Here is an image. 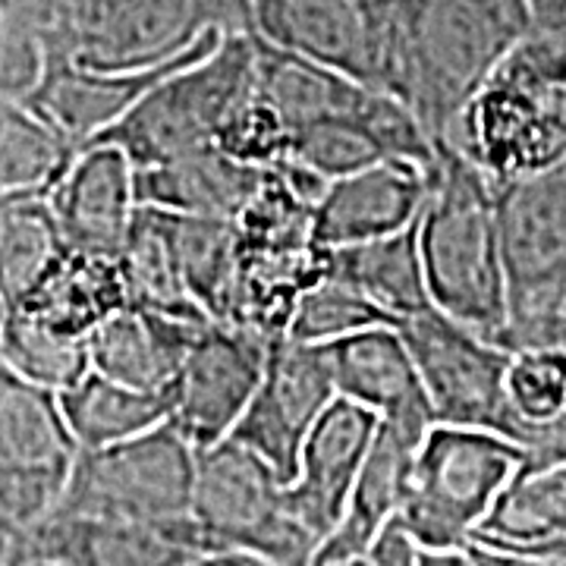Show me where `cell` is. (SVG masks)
<instances>
[{
  "label": "cell",
  "mask_w": 566,
  "mask_h": 566,
  "mask_svg": "<svg viewBox=\"0 0 566 566\" xmlns=\"http://www.w3.org/2000/svg\"><path fill=\"white\" fill-rule=\"evenodd\" d=\"M129 303L120 262L82 255L63 245L20 303L7 312L66 344L88 346L92 334Z\"/></svg>",
  "instance_id": "cell-21"
},
{
  "label": "cell",
  "mask_w": 566,
  "mask_h": 566,
  "mask_svg": "<svg viewBox=\"0 0 566 566\" xmlns=\"http://www.w3.org/2000/svg\"><path fill=\"white\" fill-rule=\"evenodd\" d=\"M57 390L0 363V520L32 528L61 504L80 460Z\"/></svg>",
  "instance_id": "cell-10"
},
{
  "label": "cell",
  "mask_w": 566,
  "mask_h": 566,
  "mask_svg": "<svg viewBox=\"0 0 566 566\" xmlns=\"http://www.w3.org/2000/svg\"><path fill=\"white\" fill-rule=\"evenodd\" d=\"M416 566H475L469 547L457 551H419V564Z\"/></svg>",
  "instance_id": "cell-36"
},
{
  "label": "cell",
  "mask_w": 566,
  "mask_h": 566,
  "mask_svg": "<svg viewBox=\"0 0 566 566\" xmlns=\"http://www.w3.org/2000/svg\"><path fill=\"white\" fill-rule=\"evenodd\" d=\"M66 249L120 262L139 211L136 170L117 145H88L48 192Z\"/></svg>",
  "instance_id": "cell-16"
},
{
  "label": "cell",
  "mask_w": 566,
  "mask_h": 566,
  "mask_svg": "<svg viewBox=\"0 0 566 566\" xmlns=\"http://www.w3.org/2000/svg\"><path fill=\"white\" fill-rule=\"evenodd\" d=\"M526 453L504 434L431 424L416 453L400 526L422 551L465 547L491 516L510 482L523 472Z\"/></svg>",
  "instance_id": "cell-7"
},
{
  "label": "cell",
  "mask_w": 566,
  "mask_h": 566,
  "mask_svg": "<svg viewBox=\"0 0 566 566\" xmlns=\"http://www.w3.org/2000/svg\"><path fill=\"white\" fill-rule=\"evenodd\" d=\"M274 340L233 324L211 322L192 340L170 387V422L196 450L233 434L262 385Z\"/></svg>",
  "instance_id": "cell-12"
},
{
  "label": "cell",
  "mask_w": 566,
  "mask_h": 566,
  "mask_svg": "<svg viewBox=\"0 0 566 566\" xmlns=\"http://www.w3.org/2000/svg\"><path fill=\"white\" fill-rule=\"evenodd\" d=\"M22 545L29 566H182L202 557L189 538V516L155 526L54 510L22 528Z\"/></svg>",
  "instance_id": "cell-15"
},
{
  "label": "cell",
  "mask_w": 566,
  "mask_h": 566,
  "mask_svg": "<svg viewBox=\"0 0 566 566\" xmlns=\"http://www.w3.org/2000/svg\"><path fill=\"white\" fill-rule=\"evenodd\" d=\"M3 322H7V303H3V296H0V340H3Z\"/></svg>",
  "instance_id": "cell-38"
},
{
  "label": "cell",
  "mask_w": 566,
  "mask_h": 566,
  "mask_svg": "<svg viewBox=\"0 0 566 566\" xmlns=\"http://www.w3.org/2000/svg\"><path fill=\"white\" fill-rule=\"evenodd\" d=\"M397 331L419 368L434 422L482 428L506 438V365L513 353L504 344L475 334L434 305L409 315Z\"/></svg>",
  "instance_id": "cell-11"
},
{
  "label": "cell",
  "mask_w": 566,
  "mask_h": 566,
  "mask_svg": "<svg viewBox=\"0 0 566 566\" xmlns=\"http://www.w3.org/2000/svg\"><path fill=\"white\" fill-rule=\"evenodd\" d=\"M469 554L475 566H566L564 560H547V557H532V554H516V551H501V547L479 545L469 542Z\"/></svg>",
  "instance_id": "cell-33"
},
{
  "label": "cell",
  "mask_w": 566,
  "mask_h": 566,
  "mask_svg": "<svg viewBox=\"0 0 566 566\" xmlns=\"http://www.w3.org/2000/svg\"><path fill=\"white\" fill-rule=\"evenodd\" d=\"M182 566H252V560L237 557V554H202V557H196V560Z\"/></svg>",
  "instance_id": "cell-37"
},
{
  "label": "cell",
  "mask_w": 566,
  "mask_h": 566,
  "mask_svg": "<svg viewBox=\"0 0 566 566\" xmlns=\"http://www.w3.org/2000/svg\"><path fill=\"white\" fill-rule=\"evenodd\" d=\"M359 117H327L296 129L290 136L286 158L303 164L327 182L344 180L368 164L385 161L375 142L368 139Z\"/></svg>",
  "instance_id": "cell-30"
},
{
  "label": "cell",
  "mask_w": 566,
  "mask_h": 566,
  "mask_svg": "<svg viewBox=\"0 0 566 566\" xmlns=\"http://www.w3.org/2000/svg\"><path fill=\"white\" fill-rule=\"evenodd\" d=\"M41 80V51L0 0V95L25 102Z\"/></svg>",
  "instance_id": "cell-31"
},
{
  "label": "cell",
  "mask_w": 566,
  "mask_h": 566,
  "mask_svg": "<svg viewBox=\"0 0 566 566\" xmlns=\"http://www.w3.org/2000/svg\"><path fill=\"white\" fill-rule=\"evenodd\" d=\"M324 359L337 397L371 409L378 419L438 424L419 368L397 327L381 324L324 344Z\"/></svg>",
  "instance_id": "cell-20"
},
{
  "label": "cell",
  "mask_w": 566,
  "mask_h": 566,
  "mask_svg": "<svg viewBox=\"0 0 566 566\" xmlns=\"http://www.w3.org/2000/svg\"><path fill=\"white\" fill-rule=\"evenodd\" d=\"M208 324L211 318H180L126 305L92 334L88 363L120 385L170 394L189 346Z\"/></svg>",
  "instance_id": "cell-22"
},
{
  "label": "cell",
  "mask_w": 566,
  "mask_h": 566,
  "mask_svg": "<svg viewBox=\"0 0 566 566\" xmlns=\"http://www.w3.org/2000/svg\"><path fill=\"white\" fill-rule=\"evenodd\" d=\"M196 469L199 450L177 424L164 422L129 441L80 450L54 510L170 526L192 510Z\"/></svg>",
  "instance_id": "cell-9"
},
{
  "label": "cell",
  "mask_w": 566,
  "mask_h": 566,
  "mask_svg": "<svg viewBox=\"0 0 566 566\" xmlns=\"http://www.w3.org/2000/svg\"><path fill=\"white\" fill-rule=\"evenodd\" d=\"M381 324H390V318L365 293L334 274H324L322 281L312 283L296 300V308L290 315L283 337L300 340V344L324 346L340 340V337H349V334L368 331V327H381Z\"/></svg>",
  "instance_id": "cell-29"
},
{
  "label": "cell",
  "mask_w": 566,
  "mask_h": 566,
  "mask_svg": "<svg viewBox=\"0 0 566 566\" xmlns=\"http://www.w3.org/2000/svg\"><path fill=\"white\" fill-rule=\"evenodd\" d=\"M189 520L199 554H237L268 566H312L322 547L286 504V482L255 450L233 438L199 450Z\"/></svg>",
  "instance_id": "cell-6"
},
{
  "label": "cell",
  "mask_w": 566,
  "mask_h": 566,
  "mask_svg": "<svg viewBox=\"0 0 566 566\" xmlns=\"http://www.w3.org/2000/svg\"><path fill=\"white\" fill-rule=\"evenodd\" d=\"M252 566H268V564H255V560H252Z\"/></svg>",
  "instance_id": "cell-39"
},
{
  "label": "cell",
  "mask_w": 566,
  "mask_h": 566,
  "mask_svg": "<svg viewBox=\"0 0 566 566\" xmlns=\"http://www.w3.org/2000/svg\"><path fill=\"white\" fill-rule=\"evenodd\" d=\"M327 274L353 283L385 312L394 327L434 305L424 281L419 223L385 240L327 249Z\"/></svg>",
  "instance_id": "cell-25"
},
{
  "label": "cell",
  "mask_w": 566,
  "mask_h": 566,
  "mask_svg": "<svg viewBox=\"0 0 566 566\" xmlns=\"http://www.w3.org/2000/svg\"><path fill=\"white\" fill-rule=\"evenodd\" d=\"M419 245L434 308L504 344L510 286L497 227V189L444 142L419 218Z\"/></svg>",
  "instance_id": "cell-4"
},
{
  "label": "cell",
  "mask_w": 566,
  "mask_h": 566,
  "mask_svg": "<svg viewBox=\"0 0 566 566\" xmlns=\"http://www.w3.org/2000/svg\"><path fill=\"white\" fill-rule=\"evenodd\" d=\"M441 142L494 189L566 164V32L516 41Z\"/></svg>",
  "instance_id": "cell-3"
},
{
  "label": "cell",
  "mask_w": 566,
  "mask_h": 566,
  "mask_svg": "<svg viewBox=\"0 0 566 566\" xmlns=\"http://www.w3.org/2000/svg\"><path fill=\"white\" fill-rule=\"evenodd\" d=\"M428 431H431V424L378 419L375 441L368 447V457L359 469V479H356V488L349 494L344 520L327 535V542L318 547L312 566L344 564V560L368 554V547L378 542V535L403 510L416 453H419Z\"/></svg>",
  "instance_id": "cell-19"
},
{
  "label": "cell",
  "mask_w": 566,
  "mask_h": 566,
  "mask_svg": "<svg viewBox=\"0 0 566 566\" xmlns=\"http://www.w3.org/2000/svg\"><path fill=\"white\" fill-rule=\"evenodd\" d=\"M506 268L504 346H566V164L497 189Z\"/></svg>",
  "instance_id": "cell-8"
},
{
  "label": "cell",
  "mask_w": 566,
  "mask_h": 566,
  "mask_svg": "<svg viewBox=\"0 0 566 566\" xmlns=\"http://www.w3.org/2000/svg\"><path fill=\"white\" fill-rule=\"evenodd\" d=\"M535 29L566 32V0H526Z\"/></svg>",
  "instance_id": "cell-34"
},
{
  "label": "cell",
  "mask_w": 566,
  "mask_h": 566,
  "mask_svg": "<svg viewBox=\"0 0 566 566\" xmlns=\"http://www.w3.org/2000/svg\"><path fill=\"white\" fill-rule=\"evenodd\" d=\"M472 542L566 564V463L520 472Z\"/></svg>",
  "instance_id": "cell-24"
},
{
  "label": "cell",
  "mask_w": 566,
  "mask_h": 566,
  "mask_svg": "<svg viewBox=\"0 0 566 566\" xmlns=\"http://www.w3.org/2000/svg\"><path fill=\"white\" fill-rule=\"evenodd\" d=\"M73 438L82 450L129 441L170 422V394L120 385L88 368L76 385L57 394Z\"/></svg>",
  "instance_id": "cell-26"
},
{
  "label": "cell",
  "mask_w": 566,
  "mask_h": 566,
  "mask_svg": "<svg viewBox=\"0 0 566 566\" xmlns=\"http://www.w3.org/2000/svg\"><path fill=\"white\" fill-rule=\"evenodd\" d=\"M419 551H422V547L412 542V535L400 526V520H394V523L378 535V542L368 547V554L331 566H416L419 564Z\"/></svg>",
  "instance_id": "cell-32"
},
{
  "label": "cell",
  "mask_w": 566,
  "mask_h": 566,
  "mask_svg": "<svg viewBox=\"0 0 566 566\" xmlns=\"http://www.w3.org/2000/svg\"><path fill=\"white\" fill-rule=\"evenodd\" d=\"M76 155L29 104L0 95V196L51 192Z\"/></svg>",
  "instance_id": "cell-27"
},
{
  "label": "cell",
  "mask_w": 566,
  "mask_h": 566,
  "mask_svg": "<svg viewBox=\"0 0 566 566\" xmlns=\"http://www.w3.org/2000/svg\"><path fill=\"white\" fill-rule=\"evenodd\" d=\"M39 44L41 73H145L180 61L205 41L252 32L249 0H7Z\"/></svg>",
  "instance_id": "cell-2"
},
{
  "label": "cell",
  "mask_w": 566,
  "mask_h": 566,
  "mask_svg": "<svg viewBox=\"0 0 566 566\" xmlns=\"http://www.w3.org/2000/svg\"><path fill=\"white\" fill-rule=\"evenodd\" d=\"M255 92L252 32L223 35L199 61L148 88L88 145H117L133 170L180 161L218 145L233 111ZM85 145V148H88Z\"/></svg>",
  "instance_id": "cell-5"
},
{
  "label": "cell",
  "mask_w": 566,
  "mask_h": 566,
  "mask_svg": "<svg viewBox=\"0 0 566 566\" xmlns=\"http://www.w3.org/2000/svg\"><path fill=\"white\" fill-rule=\"evenodd\" d=\"M334 400L337 387L324 346L281 337L271 346L262 385L230 438L255 450L283 482H293L305 438Z\"/></svg>",
  "instance_id": "cell-13"
},
{
  "label": "cell",
  "mask_w": 566,
  "mask_h": 566,
  "mask_svg": "<svg viewBox=\"0 0 566 566\" xmlns=\"http://www.w3.org/2000/svg\"><path fill=\"white\" fill-rule=\"evenodd\" d=\"M262 167L223 155L218 145L180 161L136 170V199L186 218L237 221L264 186Z\"/></svg>",
  "instance_id": "cell-23"
},
{
  "label": "cell",
  "mask_w": 566,
  "mask_h": 566,
  "mask_svg": "<svg viewBox=\"0 0 566 566\" xmlns=\"http://www.w3.org/2000/svg\"><path fill=\"white\" fill-rule=\"evenodd\" d=\"M0 566H29L25 545H22V528L0 520Z\"/></svg>",
  "instance_id": "cell-35"
},
{
  "label": "cell",
  "mask_w": 566,
  "mask_h": 566,
  "mask_svg": "<svg viewBox=\"0 0 566 566\" xmlns=\"http://www.w3.org/2000/svg\"><path fill=\"white\" fill-rule=\"evenodd\" d=\"M252 32L296 57L378 88L385 0H249Z\"/></svg>",
  "instance_id": "cell-14"
},
{
  "label": "cell",
  "mask_w": 566,
  "mask_h": 566,
  "mask_svg": "<svg viewBox=\"0 0 566 566\" xmlns=\"http://www.w3.org/2000/svg\"><path fill=\"white\" fill-rule=\"evenodd\" d=\"M532 29L526 0H385L378 88L400 98L441 142Z\"/></svg>",
  "instance_id": "cell-1"
},
{
  "label": "cell",
  "mask_w": 566,
  "mask_h": 566,
  "mask_svg": "<svg viewBox=\"0 0 566 566\" xmlns=\"http://www.w3.org/2000/svg\"><path fill=\"white\" fill-rule=\"evenodd\" d=\"M375 431L378 416L371 409L337 397L305 438L296 479L286 482V504L322 545L344 520Z\"/></svg>",
  "instance_id": "cell-17"
},
{
  "label": "cell",
  "mask_w": 566,
  "mask_h": 566,
  "mask_svg": "<svg viewBox=\"0 0 566 566\" xmlns=\"http://www.w3.org/2000/svg\"><path fill=\"white\" fill-rule=\"evenodd\" d=\"M431 174L412 161L385 158L327 186L315 205L312 233L322 249L385 240L422 218Z\"/></svg>",
  "instance_id": "cell-18"
},
{
  "label": "cell",
  "mask_w": 566,
  "mask_h": 566,
  "mask_svg": "<svg viewBox=\"0 0 566 566\" xmlns=\"http://www.w3.org/2000/svg\"><path fill=\"white\" fill-rule=\"evenodd\" d=\"M61 249L48 192L0 196V296L7 308L20 303Z\"/></svg>",
  "instance_id": "cell-28"
}]
</instances>
